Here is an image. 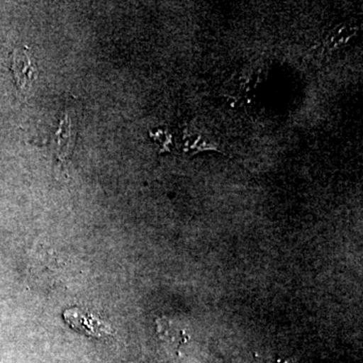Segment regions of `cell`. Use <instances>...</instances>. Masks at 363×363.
Returning <instances> with one entry per match:
<instances>
[{"label": "cell", "instance_id": "obj_1", "mask_svg": "<svg viewBox=\"0 0 363 363\" xmlns=\"http://www.w3.org/2000/svg\"><path fill=\"white\" fill-rule=\"evenodd\" d=\"M64 320L73 330L89 336V337L104 338L113 334L108 324L95 317L90 313L83 311L79 308H71L63 314Z\"/></svg>", "mask_w": 363, "mask_h": 363}, {"label": "cell", "instance_id": "obj_2", "mask_svg": "<svg viewBox=\"0 0 363 363\" xmlns=\"http://www.w3.org/2000/svg\"><path fill=\"white\" fill-rule=\"evenodd\" d=\"M11 70L13 72L18 89L26 94L38 78L37 65L28 52V48L14 50Z\"/></svg>", "mask_w": 363, "mask_h": 363}, {"label": "cell", "instance_id": "obj_3", "mask_svg": "<svg viewBox=\"0 0 363 363\" xmlns=\"http://www.w3.org/2000/svg\"><path fill=\"white\" fill-rule=\"evenodd\" d=\"M57 138H58V149H57V156L61 162H65L68 159L69 155H70V147L72 145V131H71V123L70 119L68 116H65V118L60 123V128L58 133H57Z\"/></svg>", "mask_w": 363, "mask_h": 363}]
</instances>
